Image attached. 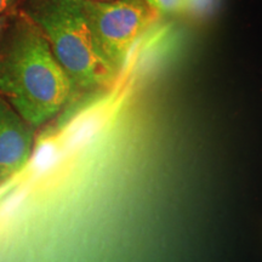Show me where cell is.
Listing matches in <instances>:
<instances>
[{"mask_svg": "<svg viewBox=\"0 0 262 262\" xmlns=\"http://www.w3.org/2000/svg\"><path fill=\"white\" fill-rule=\"evenodd\" d=\"M73 86L33 19L21 12L0 40V96L32 127L54 118L73 95Z\"/></svg>", "mask_w": 262, "mask_h": 262, "instance_id": "obj_1", "label": "cell"}, {"mask_svg": "<svg viewBox=\"0 0 262 262\" xmlns=\"http://www.w3.org/2000/svg\"><path fill=\"white\" fill-rule=\"evenodd\" d=\"M25 12L47 38L73 93L104 90L116 83L119 75L98 49L80 0H32Z\"/></svg>", "mask_w": 262, "mask_h": 262, "instance_id": "obj_2", "label": "cell"}, {"mask_svg": "<svg viewBox=\"0 0 262 262\" xmlns=\"http://www.w3.org/2000/svg\"><path fill=\"white\" fill-rule=\"evenodd\" d=\"M80 6L98 49L118 75L134 45L159 16L143 0H80Z\"/></svg>", "mask_w": 262, "mask_h": 262, "instance_id": "obj_3", "label": "cell"}, {"mask_svg": "<svg viewBox=\"0 0 262 262\" xmlns=\"http://www.w3.org/2000/svg\"><path fill=\"white\" fill-rule=\"evenodd\" d=\"M34 143V127L0 96V183L8 181L28 163Z\"/></svg>", "mask_w": 262, "mask_h": 262, "instance_id": "obj_4", "label": "cell"}, {"mask_svg": "<svg viewBox=\"0 0 262 262\" xmlns=\"http://www.w3.org/2000/svg\"><path fill=\"white\" fill-rule=\"evenodd\" d=\"M158 15L181 14L188 8V0H143Z\"/></svg>", "mask_w": 262, "mask_h": 262, "instance_id": "obj_5", "label": "cell"}, {"mask_svg": "<svg viewBox=\"0 0 262 262\" xmlns=\"http://www.w3.org/2000/svg\"><path fill=\"white\" fill-rule=\"evenodd\" d=\"M16 3H17V0H0V16L4 15Z\"/></svg>", "mask_w": 262, "mask_h": 262, "instance_id": "obj_6", "label": "cell"}, {"mask_svg": "<svg viewBox=\"0 0 262 262\" xmlns=\"http://www.w3.org/2000/svg\"><path fill=\"white\" fill-rule=\"evenodd\" d=\"M8 24H9V15L4 14L0 16V40H2L3 34H4L6 27H8Z\"/></svg>", "mask_w": 262, "mask_h": 262, "instance_id": "obj_7", "label": "cell"}, {"mask_svg": "<svg viewBox=\"0 0 262 262\" xmlns=\"http://www.w3.org/2000/svg\"><path fill=\"white\" fill-rule=\"evenodd\" d=\"M88 2H103V0H88Z\"/></svg>", "mask_w": 262, "mask_h": 262, "instance_id": "obj_8", "label": "cell"}, {"mask_svg": "<svg viewBox=\"0 0 262 262\" xmlns=\"http://www.w3.org/2000/svg\"><path fill=\"white\" fill-rule=\"evenodd\" d=\"M0 185H2V183H0Z\"/></svg>", "mask_w": 262, "mask_h": 262, "instance_id": "obj_9", "label": "cell"}]
</instances>
